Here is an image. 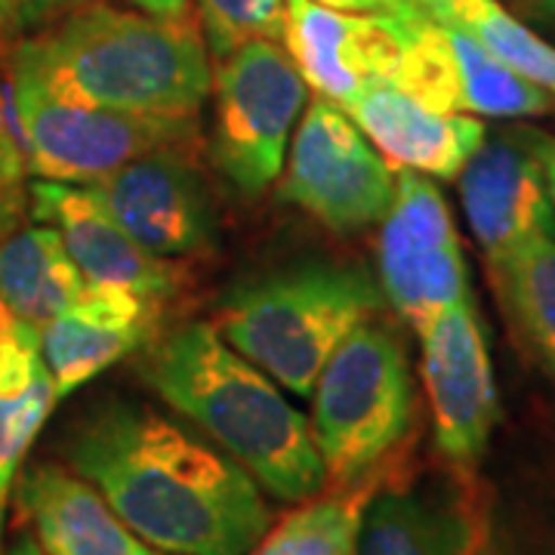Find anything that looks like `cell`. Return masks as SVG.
<instances>
[{
    "instance_id": "cell-1",
    "label": "cell",
    "mask_w": 555,
    "mask_h": 555,
    "mask_svg": "<svg viewBox=\"0 0 555 555\" xmlns=\"http://www.w3.org/2000/svg\"><path fill=\"white\" fill-rule=\"evenodd\" d=\"M65 460L167 555H247L272 525L259 481L241 463L142 404L108 401L80 416Z\"/></svg>"
},
{
    "instance_id": "cell-2",
    "label": "cell",
    "mask_w": 555,
    "mask_h": 555,
    "mask_svg": "<svg viewBox=\"0 0 555 555\" xmlns=\"http://www.w3.org/2000/svg\"><path fill=\"white\" fill-rule=\"evenodd\" d=\"M10 75L62 96L164 120H198L214 90L210 53L192 20L90 3L20 40Z\"/></svg>"
},
{
    "instance_id": "cell-3",
    "label": "cell",
    "mask_w": 555,
    "mask_h": 555,
    "mask_svg": "<svg viewBox=\"0 0 555 555\" xmlns=\"http://www.w3.org/2000/svg\"><path fill=\"white\" fill-rule=\"evenodd\" d=\"M142 374L269 494L299 503L324 491L327 473L309 416L299 414L275 379L232 349L214 324H185L160 339Z\"/></svg>"
},
{
    "instance_id": "cell-4",
    "label": "cell",
    "mask_w": 555,
    "mask_h": 555,
    "mask_svg": "<svg viewBox=\"0 0 555 555\" xmlns=\"http://www.w3.org/2000/svg\"><path fill=\"white\" fill-rule=\"evenodd\" d=\"M379 309L383 291L364 269L309 262L238 287L217 331L281 389L309 398L339 343Z\"/></svg>"
},
{
    "instance_id": "cell-5",
    "label": "cell",
    "mask_w": 555,
    "mask_h": 555,
    "mask_svg": "<svg viewBox=\"0 0 555 555\" xmlns=\"http://www.w3.org/2000/svg\"><path fill=\"white\" fill-rule=\"evenodd\" d=\"M312 436L327 481L377 473L414 426V377L401 339L377 321L356 327L312 389Z\"/></svg>"
},
{
    "instance_id": "cell-6",
    "label": "cell",
    "mask_w": 555,
    "mask_h": 555,
    "mask_svg": "<svg viewBox=\"0 0 555 555\" xmlns=\"http://www.w3.org/2000/svg\"><path fill=\"white\" fill-rule=\"evenodd\" d=\"M10 96L28 173L47 182L93 185L149 152H185L198 133V120L127 115L62 96L31 78L10 75Z\"/></svg>"
},
{
    "instance_id": "cell-7",
    "label": "cell",
    "mask_w": 555,
    "mask_h": 555,
    "mask_svg": "<svg viewBox=\"0 0 555 555\" xmlns=\"http://www.w3.org/2000/svg\"><path fill=\"white\" fill-rule=\"evenodd\" d=\"M214 160L244 195L281 179L291 137L309 105V83L275 40H250L214 72Z\"/></svg>"
},
{
    "instance_id": "cell-8",
    "label": "cell",
    "mask_w": 555,
    "mask_h": 555,
    "mask_svg": "<svg viewBox=\"0 0 555 555\" xmlns=\"http://www.w3.org/2000/svg\"><path fill=\"white\" fill-rule=\"evenodd\" d=\"M398 173L337 102L318 96L297 120L281 198L331 232H358L383 219Z\"/></svg>"
},
{
    "instance_id": "cell-9",
    "label": "cell",
    "mask_w": 555,
    "mask_h": 555,
    "mask_svg": "<svg viewBox=\"0 0 555 555\" xmlns=\"http://www.w3.org/2000/svg\"><path fill=\"white\" fill-rule=\"evenodd\" d=\"M377 266L383 299L416 334L473 297L451 207L423 173L398 170L396 198L379 219Z\"/></svg>"
},
{
    "instance_id": "cell-10",
    "label": "cell",
    "mask_w": 555,
    "mask_h": 555,
    "mask_svg": "<svg viewBox=\"0 0 555 555\" xmlns=\"http://www.w3.org/2000/svg\"><path fill=\"white\" fill-rule=\"evenodd\" d=\"M416 337L438 454L456 473L469 476L488 451L500 420L494 364L473 297L444 309Z\"/></svg>"
},
{
    "instance_id": "cell-11",
    "label": "cell",
    "mask_w": 555,
    "mask_h": 555,
    "mask_svg": "<svg viewBox=\"0 0 555 555\" xmlns=\"http://www.w3.org/2000/svg\"><path fill=\"white\" fill-rule=\"evenodd\" d=\"M460 201L494 275L534 241H555L553 201L540 164L518 133L478 145L460 170Z\"/></svg>"
},
{
    "instance_id": "cell-12",
    "label": "cell",
    "mask_w": 555,
    "mask_h": 555,
    "mask_svg": "<svg viewBox=\"0 0 555 555\" xmlns=\"http://www.w3.org/2000/svg\"><path fill=\"white\" fill-rule=\"evenodd\" d=\"M93 189L149 254L177 259L210 247L214 204L179 149L149 152L93 182Z\"/></svg>"
},
{
    "instance_id": "cell-13",
    "label": "cell",
    "mask_w": 555,
    "mask_h": 555,
    "mask_svg": "<svg viewBox=\"0 0 555 555\" xmlns=\"http://www.w3.org/2000/svg\"><path fill=\"white\" fill-rule=\"evenodd\" d=\"M284 50L309 90L346 108L367 87L392 80L401 16L339 13L315 0H287Z\"/></svg>"
},
{
    "instance_id": "cell-14",
    "label": "cell",
    "mask_w": 555,
    "mask_h": 555,
    "mask_svg": "<svg viewBox=\"0 0 555 555\" xmlns=\"http://www.w3.org/2000/svg\"><path fill=\"white\" fill-rule=\"evenodd\" d=\"M31 214L60 232L87 284L127 287L145 297L164 299L182 278L177 262L149 254L120 225L93 185L35 179Z\"/></svg>"
},
{
    "instance_id": "cell-15",
    "label": "cell",
    "mask_w": 555,
    "mask_h": 555,
    "mask_svg": "<svg viewBox=\"0 0 555 555\" xmlns=\"http://www.w3.org/2000/svg\"><path fill=\"white\" fill-rule=\"evenodd\" d=\"M392 170L454 179L488 139L473 115L438 112L392 83H374L343 108Z\"/></svg>"
},
{
    "instance_id": "cell-16",
    "label": "cell",
    "mask_w": 555,
    "mask_h": 555,
    "mask_svg": "<svg viewBox=\"0 0 555 555\" xmlns=\"http://www.w3.org/2000/svg\"><path fill=\"white\" fill-rule=\"evenodd\" d=\"M158 302L127 287L90 284L75 306L47 321L40 327V346L56 396H72L137 352L155 327Z\"/></svg>"
},
{
    "instance_id": "cell-17",
    "label": "cell",
    "mask_w": 555,
    "mask_h": 555,
    "mask_svg": "<svg viewBox=\"0 0 555 555\" xmlns=\"http://www.w3.org/2000/svg\"><path fill=\"white\" fill-rule=\"evenodd\" d=\"M13 496L47 555H167L145 543L90 481L60 463L28 466Z\"/></svg>"
},
{
    "instance_id": "cell-18",
    "label": "cell",
    "mask_w": 555,
    "mask_h": 555,
    "mask_svg": "<svg viewBox=\"0 0 555 555\" xmlns=\"http://www.w3.org/2000/svg\"><path fill=\"white\" fill-rule=\"evenodd\" d=\"M60 401L43 361L40 327L0 306V534L22 460Z\"/></svg>"
},
{
    "instance_id": "cell-19",
    "label": "cell",
    "mask_w": 555,
    "mask_h": 555,
    "mask_svg": "<svg viewBox=\"0 0 555 555\" xmlns=\"http://www.w3.org/2000/svg\"><path fill=\"white\" fill-rule=\"evenodd\" d=\"M356 555H478V525L454 494L379 488L364 509Z\"/></svg>"
},
{
    "instance_id": "cell-20",
    "label": "cell",
    "mask_w": 555,
    "mask_h": 555,
    "mask_svg": "<svg viewBox=\"0 0 555 555\" xmlns=\"http://www.w3.org/2000/svg\"><path fill=\"white\" fill-rule=\"evenodd\" d=\"M62 235L53 225H22L0 241V306L43 327L87 294Z\"/></svg>"
},
{
    "instance_id": "cell-21",
    "label": "cell",
    "mask_w": 555,
    "mask_h": 555,
    "mask_svg": "<svg viewBox=\"0 0 555 555\" xmlns=\"http://www.w3.org/2000/svg\"><path fill=\"white\" fill-rule=\"evenodd\" d=\"M379 488L383 473L377 469L349 485H334V491L299 500L297 509L269 525L247 555H356L364 509Z\"/></svg>"
},
{
    "instance_id": "cell-22",
    "label": "cell",
    "mask_w": 555,
    "mask_h": 555,
    "mask_svg": "<svg viewBox=\"0 0 555 555\" xmlns=\"http://www.w3.org/2000/svg\"><path fill=\"white\" fill-rule=\"evenodd\" d=\"M448 25V22H444ZM460 83V112L481 118H537L553 112V96L500 62L466 28L448 25Z\"/></svg>"
},
{
    "instance_id": "cell-23",
    "label": "cell",
    "mask_w": 555,
    "mask_h": 555,
    "mask_svg": "<svg viewBox=\"0 0 555 555\" xmlns=\"http://www.w3.org/2000/svg\"><path fill=\"white\" fill-rule=\"evenodd\" d=\"M433 16L466 28L496 60L555 100V47L509 16L496 0H438Z\"/></svg>"
},
{
    "instance_id": "cell-24",
    "label": "cell",
    "mask_w": 555,
    "mask_h": 555,
    "mask_svg": "<svg viewBox=\"0 0 555 555\" xmlns=\"http://www.w3.org/2000/svg\"><path fill=\"white\" fill-rule=\"evenodd\" d=\"M494 278L521 334L555 379V241H534Z\"/></svg>"
},
{
    "instance_id": "cell-25",
    "label": "cell",
    "mask_w": 555,
    "mask_h": 555,
    "mask_svg": "<svg viewBox=\"0 0 555 555\" xmlns=\"http://www.w3.org/2000/svg\"><path fill=\"white\" fill-rule=\"evenodd\" d=\"M204 43L214 56H225L250 40L284 43L287 0H198Z\"/></svg>"
},
{
    "instance_id": "cell-26",
    "label": "cell",
    "mask_w": 555,
    "mask_h": 555,
    "mask_svg": "<svg viewBox=\"0 0 555 555\" xmlns=\"http://www.w3.org/2000/svg\"><path fill=\"white\" fill-rule=\"evenodd\" d=\"M28 158L22 149L20 133L10 130L7 112L0 105V241L22 229L25 214L31 207L28 185Z\"/></svg>"
},
{
    "instance_id": "cell-27",
    "label": "cell",
    "mask_w": 555,
    "mask_h": 555,
    "mask_svg": "<svg viewBox=\"0 0 555 555\" xmlns=\"http://www.w3.org/2000/svg\"><path fill=\"white\" fill-rule=\"evenodd\" d=\"M100 0H0V53Z\"/></svg>"
},
{
    "instance_id": "cell-28",
    "label": "cell",
    "mask_w": 555,
    "mask_h": 555,
    "mask_svg": "<svg viewBox=\"0 0 555 555\" xmlns=\"http://www.w3.org/2000/svg\"><path fill=\"white\" fill-rule=\"evenodd\" d=\"M339 13L364 16H404V13H433V0H315Z\"/></svg>"
},
{
    "instance_id": "cell-29",
    "label": "cell",
    "mask_w": 555,
    "mask_h": 555,
    "mask_svg": "<svg viewBox=\"0 0 555 555\" xmlns=\"http://www.w3.org/2000/svg\"><path fill=\"white\" fill-rule=\"evenodd\" d=\"M518 139L531 149V155L540 164V173H543V182H546V192H550V201L555 207V139L540 133V130H518Z\"/></svg>"
},
{
    "instance_id": "cell-30",
    "label": "cell",
    "mask_w": 555,
    "mask_h": 555,
    "mask_svg": "<svg viewBox=\"0 0 555 555\" xmlns=\"http://www.w3.org/2000/svg\"><path fill=\"white\" fill-rule=\"evenodd\" d=\"M137 10L160 20H189V0H130Z\"/></svg>"
},
{
    "instance_id": "cell-31",
    "label": "cell",
    "mask_w": 555,
    "mask_h": 555,
    "mask_svg": "<svg viewBox=\"0 0 555 555\" xmlns=\"http://www.w3.org/2000/svg\"><path fill=\"white\" fill-rule=\"evenodd\" d=\"M7 555H47L43 550H40V543L35 540L31 534H22L13 546H10V553Z\"/></svg>"
},
{
    "instance_id": "cell-32",
    "label": "cell",
    "mask_w": 555,
    "mask_h": 555,
    "mask_svg": "<svg viewBox=\"0 0 555 555\" xmlns=\"http://www.w3.org/2000/svg\"><path fill=\"white\" fill-rule=\"evenodd\" d=\"M540 10H543L546 16H553L555 20V0H540Z\"/></svg>"
},
{
    "instance_id": "cell-33",
    "label": "cell",
    "mask_w": 555,
    "mask_h": 555,
    "mask_svg": "<svg viewBox=\"0 0 555 555\" xmlns=\"http://www.w3.org/2000/svg\"><path fill=\"white\" fill-rule=\"evenodd\" d=\"M436 3H438V0H433V10H436Z\"/></svg>"
}]
</instances>
